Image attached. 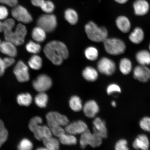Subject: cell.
Listing matches in <instances>:
<instances>
[{
	"instance_id": "30bf717a",
	"label": "cell",
	"mask_w": 150,
	"mask_h": 150,
	"mask_svg": "<svg viewBox=\"0 0 150 150\" xmlns=\"http://www.w3.org/2000/svg\"><path fill=\"white\" fill-rule=\"evenodd\" d=\"M13 72L18 81L24 82L28 81L30 79L29 69L23 62H18L14 69Z\"/></svg>"
},
{
	"instance_id": "f5cc1de1",
	"label": "cell",
	"mask_w": 150,
	"mask_h": 150,
	"mask_svg": "<svg viewBox=\"0 0 150 150\" xmlns=\"http://www.w3.org/2000/svg\"><path fill=\"white\" fill-rule=\"evenodd\" d=\"M149 50H150V44H149Z\"/></svg>"
},
{
	"instance_id": "4fadbf2b",
	"label": "cell",
	"mask_w": 150,
	"mask_h": 150,
	"mask_svg": "<svg viewBox=\"0 0 150 150\" xmlns=\"http://www.w3.org/2000/svg\"><path fill=\"white\" fill-rule=\"evenodd\" d=\"M46 118L47 123H53L62 127L66 126L69 122L66 116L57 112H49L47 114Z\"/></svg>"
},
{
	"instance_id": "44dd1931",
	"label": "cell",
	"mask_w": 150,
	"mask_h": 150,
	"mask_svg": "<svg viewBox=\"0 0 150 150\" xmlns=\"http://www.w3.org/2000/svg\"><path fill=\"white\" fill-rule=\"evenodd\" d=\"M145 35L144 32L140 27H136L129 35V40L133 44H139L143 42Z\"/></svg>"
},
{
	"instance_id": "9c48e42d",
	"label": "cell",
	"mask_w": 150,
	"mask_h": 150,
	"mask_svg": "<svg viewBox=\"0 0 150 150\" xmlns=\"http://www.w3.org/2000/svg\"><path fill=\"white\" fill-rule=\"evenodd\" d=\"M52 80L50 77L45 74H42L33 82V86L35 89L39 92H45L51 87Z\"/></svg>"
},
{
	"instance_id": "1f68e13d",
	"label": "cell",
	"mask_w": 150,
	"mask_h": 150,
	"mask_svg": "<svg viewBox=\"0 0 150 150\" xmlns=\"http://www.w3.org/2000/svg\"><path fill=\"white\" fill-rule=\"evenodd\" d=\"M28 64L33 70H39L42 66V58L38 55H33L30 59L28 62Z\"/></svg>"
},
{
	"instance_id": "4316f807",
	"label": "cell",
	"mask_w": 150,
	"mask_h": 150,
	"mask_svg": "<svg viewBox=\"0 0 150 150\" xmlns=\"http://www.w3.org/2000/svg\"><path fill=\"white\" fill-rule=\"evenodd\" d=\"M65 18L69 23L75 25L78 21V16L77 13L74 9L69 8L65 11Z\"/></svg>"
},
{
	"instance_id": "6da1fadb",
	"label": "cell",
	"mask_w": 150,
	"mask_h": 150,
	"mask_svg": "<svg viewBox=\"0 0 150 150\" xmlns=\"http://www.w3.org/2000/svg\"><path fill=\"white\" fill-rule=\"evenodd\" d=\"M44 52L46 57L54 64L60 65L69 57L68 50L62 42L52 41L47 44Z\"/></svg>"
},
{
	"instance_id": "ba28073f",
	"label": "cell",
	"mask_w": 150,
	"mask_h": 150,
	"mask_svg": "<svg viewBox=\"0 0 150 150\" xmlns=\"http://www.w3.org/2000/svg\"><path fill=\"white\" fill-rule=\"evenodd\" d=\"M12 16L15 19L21 23L28 24L33 21V19L27 9L21 5H16L12 11Z\"/></svg>"
},
{
	"instance_id": "4dcf8cb0",
	"label": "cell",
	"mask_w": 150,
	"mask_h": 150,
	"mask_svg": "<svg viewBox=\"0 0 150 150\" xmlns=\"http://www.w3.org/2000/svg\"><path fill=\"white\" fill-rule=\"evenodd\" d=\"M48 101V96L45 92H39L35 97V104L40 108H45Z\"/></svg>"
},
{
	"instance_id": "d6986e66",
	"label": "cell",
	"mask_w": 150,
	"mask_h": 150,
	"mask_svg": "<svg viewBox=\"0 0 150 150\" xmlns=\"http://www.w3.org/2000/svg\"><path fill=\"white\" fill-rule=\"evenodd\" d=\"M116 25L120 31L123 33H127L130 31L131 23L130 20L127 16H121L116 19Z\"/></svg>"
},
{
	"instance_id": "b9f144b4",
	"label": "cell",
	"mask_w": 150,
	"mask_h": 150,
	"mask_svg": "<svg viewBox=\"0 0 150 150\" xmlns=\"http://www.w3.org/2000/svg\"><path fill=\"white\" fill-rule=\"evenodd\" d=\"M115 148L116 150H129L127 141L124 139L118 141L115 144Z\"/></svg>"
},
{
	"instance_id": "7402d4cb",
	"label": "cell",
	"mask_w": 150,
	"mask_h": 150,
	"mask_svg": "<svg viewBox=\"0 0 150 150\" xmlns=\"http://www.w3.org/2000/svg\"><path fill=\"white\" fill-rule=\"evenodd\" d=\"M136 59L139 65L144 66L150 65V52L146 50H142L137 52Z\"/></svg>"
},
{
	"instance_id": "8992f818",
	"label": "cell",
	"mask_w": 150,
	"mask_h": 150,
	"mask_svg": "<svg viewBox=\"0 0 150 150\" xmlns=\"http://www.w3.org/2000/svg\"><path fill=\"white\" fill-rule=\"evenodd\" d=\"M38 26L44 29L46 33H52L57 25V18L53 14H47L40 16L37 21Z\"/></svg>"
},
{
	"instance_id": "60d3db41",
	"label": "cell",
	"mask_w": 150,
	"mask_h": 150,
	"mask_svg": "<svg viewBox=\"0 0 150 150\" xmlns=\"http://www.w3.org/2000/svg\"><path fill=\"white\" fill-rule=\"evenodd\" d=\"M107 93L109 95L115 93H120L121 90L120 87L117 84L115 83L110 84L106 89Z\"/></svg>"
},
{
	"instance_id": "277c9868",
	"label": "cell",
	"mask_w": 150,
	"mask_h": 150,
	"mask_svg": "<svg viewBox=\"0 0 150 150\" xmlns=\"http://www.w3.org/2000/svg\"><path fill=\"white\" fill-rule=\"evenodd\" d=\"M103 42L105 50L110 55H121L124 53L126 50V47L125 42L120 39L108 38Z\"/></svg>"
},
{
	"instance_id": "cb8c5ba5",
	"label": "cell",
	"mask_w": 150,
	"mask_h": 150,
	"mask_svg": "<svg viewBox=\"0 0 150 150\" xmlns=\"http://www.w3.org/2000/svg\"><path fill=\"white\" fill-rule=\"evenodd\" d=\"M119 68L122 74H128L132 70V63L128 58H122L120 62Z\"/></svg>"
},
{
	"instance_id": "5b68a950",
	"label": "cell",
	"mask_w": 150,
	"mask_h": 150,
	"mask_svg": "<svg viewBox=\"0 0 150 150\" xmlns=\"http://www.w3.org/2000/svg\"><path fill=\"white\" fill-rule=\"evenodd\" d=\"M102 139L98 134L93 132L91 134L87 129L81 134L80 140L81 147L82 149H85L88 145L93 148L99 147L102 143Z\"/></svg>"
},
{
	"instance_id": "681fc988",
	"label": "cell",
	"mask_w": 150,
	"mask_h": 150,
	"mask_svg": "<svg viewBox=\"0 0 150 150\" xmlns=\"http://www.w3.org/2000/svg\"><path fill=\"white\" fill-rule=\"evenodd\" d=\"M3 22L0 21V33L3 32Z\"/></svg>"
},
{
	"instance_id": "e0dca14e",
	"label": "cell",
	"mask_w": 150,
	"mask_h": 150,
	"mask_svg": "<svg viewBox=\"0 0 150 150\" xmlns=\"http://www.w3.org/2000/svg\"><path fill=\"white\" fill-rule=\"evenodd\" d=\"M16 45L13 43L5 40L1 42L0 45V51L9 57H14L17 54Z\"/></svg>"
},
{
	"instance_id": "7bdbcfd3",
	"label": "cell",
	"mask_w": 150,
	"mask_h": 150,
	"mask_svg": "<svg viewBox=\"0 0 150 150\" xmlns=\"http://www.w3.org/2000/svg\"><path fill=\"white\" fill-rule=\"evenodd\" d=\"M8 15V11L6 7L0 6V20L6 19Z\"/></svg>"
},
{
	"instance_id": "f35d334b",
	"label": "cell",
	"mask_w": 150,
	"mask_h": 150,
	"mask_svg": "<svg viewBox=\"0 0 150 150\" xmlns=\"http://www.w3.org/2000/svg\"><path fill=\"white\" fill-rule=\"evenodd\" d=\"M140 126L142 130L150 132V117H144L139 123Z\"/></svg>"
},
{
	"instance_id": "ee69618b",
	"label": "cell",
	"mask_w": 150,
	"mask_h": 150,
	"mask_svg": "<svg viewBox=\"0 0 150 150\" xmlns=\"http://www.w3.org/2000/svg\"><path fill=\"white\" fill-rule=\"evenodd\" d=\"M3 60L6 68L10 67L15 62L14 57H9V56L3 58Z\"/></svg>"
},
{
	"instance_id": "83f0119b",
	"label": "cell",
	"mask_w": 150,
	"mask_h": 150,
	"mask_svg": "<svg viewBox=\"0 0 150 150\" xmlns=\"http://www.w3.org/2000/svg\"><path fill=\"white\" fill-rule=\"evenodd\" d=\"M59 141L63 145H74L77 143L76 138L74 135L69 134H65L64 133L59 137Z\"/></svg>"
},
{
	"instance_id": "e575fe53",
	"label": "cell",
	"mask_w": 150,
	"mask_h": 150,
	"mask_svg": "<svg viewBox=\"0 0 150 150\" xmlns=\"http://www.w3.org/2000/svg\"><path fill=\"white\" fill-rule=\"evenodd\" d=\"M26 49L30 53L36 54L40 52L41 47L38 43L30 41L26 45Z\"/></svg>"
},
{
	"instance_id": "603a6c76",
	"label": "cell",
	"mask_w": 150,
	"mask_h": 150,
	"mask_svg": "<svg viewBox=\"0 0 150 150\" xmlns=\"http://www.w3.org/2000/svg\"><path fill=\"white\" fill-rule=\"evenodd\" d=\"M82 76L88 81L93 82L95 81L98 79V71L93 67H87L82 72Z\"/></svg>"
},
{
	"instance_id": "52a82bcc",
	"label": "cell",
	"mask_w": 150,
	"mask_h": 150,
	"mask_svg": "<svg viewBox=\"0 0 150 150\" xmlns=\"http://www.w3.org/2000/svg\"><path fill=\"white\" fill-rule=\"evenodd\" d=\"M97 68L101 74L110 76L115 72L116 66L114 62L110 58L103 57L98 62Z\"/></svg>"
},
{
	"instance_id": "d590c367",
	"label": "cell",
	"mask_w": 150,
	"mask_h": 150,
	"mask_svg": "<svg viewBox=\"0 0 150 150\" xmlns=\"http://www.w3.org/2000/svg\"><path fill=\"white\" fill-rule=\"evenodd\" d=\"M8 135V131L5 128L4 123L0 119V148L6 142Z\"/></svg>"
},
{
	"instance_id": "2e32d148",
	"label": "cell",
	"mask_w": 150,
	"mask_h": 150,
	"mask_svg": "<svg viewBox=\"0 0 150 150\" xmlns=\"http://www.w3.org/2000/svg\"><path fill=\"white\" fill-rule=\"evenodd\" d=\"M93 132L100 136L103 138L108 136V131L106 123L100 118L96 117L93 121Z\"/></svg>"
},
{
	"instance_id": "9a60e30c",
	"label": "cell",
	"mask_w": 150,
	"mask_h": 150,
	"mask_svg": "<svg viewBox=\"0 0 150 150\" xmlns=\"http://www.w3.org/2000/svg\"><path fill=\"white\" fill-rule=\"evenodd\" d=\"M32 132L34 133L35 138L38 140H42L52 136L49 127L46 125H41V124L38 125Z\"/></svg>"
},
{
	"instance_id": "74e56055",
	"label": "cell",
	"mask_w": 150,
	"mask_h": 150,
	"mask_svg": "<svg viewBox=\"0 0 150 150\" xmlns=\"http://www.w3.org/2000/svg\"><path fill=\"white\" fill-rule=\"evenodd\" d=\"M33 144L30 141L25 138L20 142L18 146V149L19 150H30L33 149Z\"/></svg>"
},
{
	"instance_id": "d4e9b609",
	"label": "cell",
	"mask_w": 150,
	"mask_h": 150,
	"mask_svg": "<svg viewBox=\"0 0 150 150\" xmlns=\"http://www.w3.org/2000/svg\"><path fill=\"white\" fill-rule=\"evenodd\" d=\"M32 37L35 42H43L46 39V31L42 28L38 26L33 30Z\"/></svg>"
},
{
	"instance_id": "bcb514c9",
	"label": "cell",
	"mask_w": 150,
	"mask_h": 150,
	"mask_svg": "<svg viewBox=\"0 0 150 150\" xmlns=\"http://www.w3.org/2000/svg\"><path fill=\"white\" fill-rule=\"evenodd\" d=\"M6 69L3 59L0 57V77L2 76L4 74Z\"/></svg>"
},
{
	"instance_id": "484cf974",
	"label": "cell",
	"mask_w": 150,
	"mask_h": 150,
	"mask_svg": "<svg viewBox=\"0 0 150 150\" xmlns=\"http://www.w3.org/2000/svg\"><path fill=\"white\" fill-rule=\"evenodd\" d=\"M46 149L49 150H57L59 149V141L52 137L45 139L42 140Z\"/></svg>"
},
{
	"instance_id": "7c38bea8",
	"label": "cell",
	"mask_w": 150,
	"mask_h": 150,
	"mask_svg": "<svg viewBox=\"0 0 150 150\" xmlns=\"http://www.w3.org/2000/svg\"><path fill=\"white\" fill-rule=\"evenodd\" d=\"M88 129L86 124L83 121L73 122L65 126V130L67 134L76 135L81 134Z\"/></svg>"
},
{
	"instance_id": "f1b7e54d",
	"label": "cell",
	"mask_w": 150,
	"mask_h": 150,
	"mask_svg": "<svg viewBox=\"0 0 150 150\" xmlns=\"http://www.w3.org/2000/svg\"><path fill=\"white\" fill-rule=\"evenodd\" d=\"M17 100L20 105L28 106L31 104L33 98L29 93H22L18 96Z\"/></svg>"
},
{
	"instance_id": "ac0fdd59",
	"label": "cell",
	"mask_w": 150,
	"mask_h": 150,
	"mask_svg": "<svg viewBox=\"0 0 150 150\" xmlns=\"http://www.w3.org/2000/svg\"><path fill=\"white\" fill-rule=\"evenodd\" d=\"M83 110L84 114L87 117L93 118L98 113L99 107L95 101L91 100L84 104Z\"/></svg>"
},
{
	"instance_id": "8d00e7d4",
	"label": "cell",
	"mask_w": 150,
	"mask_h": 150,
	"mask_svg": "<svg viewBox=\"0 0 150 150\" xmlns=\"http://www.w3.org/2000/svg\"><path fill=\"white\" fill-rule=\"evenodd\" d=\"M40 8L46 13L50 14L55 9V5L51 1H45Z\"/></svg>"
},
{
	"instance_id": "836d02e7",
	"label": "cell",
	"mask_w": 150,
	"mask_h": 150,
	"mask_svg": "<svg viewBox=\"0 0 150 150\" xmlns=\"http://www.w3.org/2000/svg\"><path fill=\"white\" fill-rule=\"evenodd\" d=\"M48 127L54 136L59 137L65 133V129L62 126L53 123H47Z\"/></svg>"
},
{
	"instance_id": "d6a6232c",
	"label": "cell",
	"mask_w": 150,
	"mask_h": 150,
	"mask_svg": "<svg viewBox=\"0 0 150 150\" xmlns=\"http://www.w3.org/2000/svg\"><path fill=\"white\" fill-rule=\"evenodd\" d=\"M84 54L87 59L91 61H94L98 58L99 52L96 48L91 46L86 49Z\"/></svg>"
},
{
	"instance_id": "8fae6325",
	"label": "cell",
	"mask_w": 150,
	"mask_h": 150,
	"mask_svg": "<svg viewBox=\"0 0 150 150\" xmlns=\"http://www.w3.org/2000/svg\"><path fill=\"white\" fill-rule=\"evenodd\" d=\"M134 78L142 82L150 80V69L146 66L139 65L135 67L133 71Z\"/></svg>"
},
{
	"instance_id": "816d5d0a",
	"label": "cell",
	"mask_w": 150,
	"mask_h": 150,
	"mask_svg": "<svg viewBox=\"0 0 150 150\" xmlns=\"http://www.w3.org/2000/svg\"><path fill=\"white\" fill-rule=\"evenodd\" d=\"M1 42H2L1 41V39H0V45H1Z\"/></svg>"
},
{
	"instance_id": "ab89813d",
	"label": "cell",
	"mask_w": 150,
	"mask_h": 150,
	"mask_svg": "<svg viewBox=\"0 0 150 150\" xmlns=\"http://www.w3.org/2000/svg\"><path fill=\"white\" fill-rule=\"evenodd\" d=\"M42 120L40 117H33L30 121L29 127L30 130L31 131L38 125L42 123Z\"/></svg>"
},
{
	"instance_id": "f546056e",
	"label": "cell",
	"mask_w": 150,
	"mask_h": 150,
	"mask_svg": "<svg viewBox=\"0 0 150 150\" xmlns=\"http://www.w3.org/2000/svg\"><path fill=\"white\" fill-rule=\"evenodd\" d=\"M69 105L71 109L75 112H79L83 108L81 100L79 97L76 96L70 98L69 101Z\"/></svg>"
},
{
	"instance_id": "7dc6e473",
	"label": "cell",
	"mask_w": 150,
	"mask_h": 150,
	"mask_svg": "<svg viewBox=\"0 0 150 150\" xmlns=\"http://www.w3.org/2000/svg\"><path fill=\"white\" fill-rule=\"evenodd\" d=\"M45 0H31V3L34 6L40 7L44 3Z\"/></svg>"
},
{
	"instance_id": "f6af8a7d",
	"label": "cell",
	"mask_w": 150,
	"mask_h": 150,
	"mask_svg": "<svg viewBox=\"0 0 150 150\" xmlns=\"http://www.w3.org/2000/svg\"><path fill=\"white\" fill-rule=\"evenodd\" d=\"M18 0H0V3L11 7H14L18 4Z\"/></svg>"
},
{
	"instance_id": "5bb4252c",
	"label": "cell",
	"mask_w": 150,
	"mask_h": 150,
	"mask_svg": "<svg viewBox=\"0 0 150 150\" xmlns=\"http://www.w3.org/2000/svg\"><path fill=\"white\" fill-rule=\"evenodd\" d=\"M135 14L137 16H145L149 12L150 5L147 0H136L133 4Z\"/></svg>"
},
{
	"instance_id": "ffe728a7",
	"label": "cell",
	"mask_w": 150,
	"mask_h": 150,
	"mask_svg": "<svg viewBox=\"0 0 150 150\" xmlns=\"http://www.w3.org/2000/svg\"><path fill=\"white\" fill-rule=\"evenodd\" d=\"M150 145L148 137L145 134L139 135L134 140L132 144L133 147L136 149H149Z\"/></svg>"
},
{
	"instance_id": "3957f363",
	"label": "cell",
	"mask_w": 150,
	"mask_h": 150,
	"mask_svg": "<svg viewBox=\"0 0 150 150\" xmlns=\"http://www.w3.org/2000/svg\"><path fill=\"white\" fill-rule=\"evenodd\" d=\"M85 29L88 38L93 42H103L108 38L106 28L103 26L99 27L93 22H90L86 24Z\"/></svg>"
},
{
	"instance_id": "7a4b0ae2",
	"label": "cell",
	"mask_w": 150,
	"mask_h": 150,
	"mask_svg": "<svg viewBox=\"0 0 150 150\" xmlns=\"http://www.w3.org/2000/svg\"><path fill=\"white\" fill-rule=\"evenodd\" d=\"M14 26L10 24L4 25L3 32L5 40L13 43L16 46L23 44L27 34V29L25 25L20 23L16 26L14 31Z\"/></svg>"
},
{
	"instance_id": "f907efd6",
	"label": "cell",
	"mask_w": 150,
	"mask_h": 150,
	"mask_svg": "<svg viewBox=\"0 0 150 150\" xmlns=\"http://www.w3.org/2000/svg\"><path fill=\"white\" fill-rule=\"evenodd\" d=\"M112 105L114 107H115L117 105V104H116V102L114 101H112L111 103Z\"/></svg>"
},
{
	"instance_id": "c3c4849f",
	"label": "cell",
	"mask_w": 150,
	"mask_h": 150,
	"mask_svg": "<svg viewBox=\"0 0 150 150\" xmlns=\"http://www.w3.org/2000/svg\"><path fill=\"white\" fill-rule=\"evenodd\" d=\"M116 3L120 4H124L128 1L129 0H114Z\"/></svg>"
}]
</instances>
